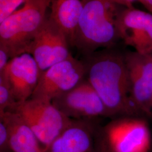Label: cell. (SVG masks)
I'll list each match as a JSON object with an SVG mask.
<instances>
[{
  "mask_svg": "<svg viewBox=\"0 0 152 152\" xmlns=\"http://www.w3.org/2000/svg\"><path fill=\"white\" fill-rule=\"evenodd\" d=\"M30 0H0V23Z\"/></svg>",
  "mask_w": 152,
  "mask_h": 152,
  "instance_id": "obj_16",
  "label": "cell"
},
{
  "mask_svg": "<svg viewBox=\"0 0 152 152\" xmlns=\"http://www.w3.org/2000/svg\"><path fill=\"white\" fill-rule=\"evenodd\" d=\"M69 46L65 34L47 18L31 44L28 54L42 73L67 58L71 54Z\"/></svg>",
  "mask_w": 152,
  "mask_h": 152,
  "instance_id": "obj_9",
  "label": "cell"
},
{
  "mask_svg": "<svg viewBox=\"0 0 152 152\" xmlns=\"http://www.w3.org/2000/svg\"><path fill=\"white\" fill-rule=\"evenodd\" d=\"M52 0H30L0 23V46L11 59L28 53L30 45L47 19Z\"/></svg>",
  "mask_w": 152,
  "mask_h": 152,
  "instance_id": "obj_3",
  "label": "cell"
},
{
  "mask_svg": "<svg viewBox=\"0 0 152 152\" xmlns=\"http://www.w3.org/2000/svg\"><path fill=\"white\" fill-rule=\"evenodd\" d=\"M11 59L10 55L5 49L0 46V73L2 72Z\"/></svg>",
  "mask_w": 152,
  "mask_h": 152,
  "instance_id": "obj_19",
  "label": "cell"
},
{
  "mask_svg": "<svg viewBox=\"0 0 152 152\" xmlns=\"http://www.w3.org/2000/svg\"><path fill=\"white\" fill-rule=\"evenodd\" d=\"M41 72L30 54H23L10 59L0 73L9 82L16 102L29 99L38 85Z\"/></svg>",
  "mask_w": 152,
  "mask_h": 152,
  "instance_id": "obj_11",
  "label": "cell"
},
{
  "mask_svg": "<svg viewBox=\"0 0 152 152\" xmlns=\"http://www.w3.org/2000/svg\"><path fill=\"white\" fill-rule=\"evenodd\" d=\"M121 39L138 53L152 55V14L134 8L121 10L117 19Z\"/></svg>",
  "mask_w": 152,
  "mask_h": 152,
  "instance_id": "obj_10",
  "label": "cell"
},
{
  "mask_svg": "<svg viewBox=\"0 0 152 152\" xmlns=\"http://www.w3.org/2000/svg\"><path fill=\"white\" fill-rule=\"evenodd\" d=\"M49 19L73 46L83 9L82 0H52Z\"/></svg>",
  "mask_w": 152,
  "mask_h": 152,
  "instance_id": "obj_13",
  "label": "cell"
},
{
  "mask_svg": "<svg viewBox=\"0 0 152 152\" xmlns=\"http://www.w3.org/2000/svg\"><path fill=\"white\" fill-rule=\"evenodd\" d=\"M86 73L84 61L76 59L71 53L65 60L41 73L38 85L31 98L52 102L85 79Z\"/></svg>",
  "mask_w": 152,
  "mask_h": 152,
  "instance_id": "obj_5",
  "label": "cell"
},
{
  "mask_svg": "<svg viewBox=\"0 0 152 152\" xmlns=\"http://www.w3.org/2000/svg\"><path fill=\"white\" fill-rule=\"evenodd\" d=\"M112 152H150L152 136L147 121L140 117H121L103 126Z\"/></svg>",
  "mask_w": 152,
  "mask_h": 152,
  "instance_id": "obj_6",
  "label": "cell"
},
{
  "mask_svg": "<svg viewBox=\"0 0 152 152\" xmlns=\"http://www.w3.org/2000/svg\"><path fill=\"white\" fill-rule=\"evenodd\" d=\"M94 152H112L104 130L103 126L100 125L95 134Z\"/></svg>",
  "mask_w": 152,
  "mask_h": 152,
  "instance_id": "obj_17",
  "label": "cell"
},
{
  "mask_svg": "<svg viewBox=\"0 0 152 152\" xmlns=\"http://www.w3.org/2000/svg\"><path fill=\"white\" fill-rule=\"evenodd\" d=\"M150 152H152V148H151V151Z\"/></svg>",
  "mask_w": 152,
  "mask_h": 152,
  "instance_id": "obj_22",
  "label": "cell"
},
{
  "mask_svg": "<svg viewBox=\"0 0 152 152\" xmlns=\"http://www.w3.org/2000/svg\"><path fill=\"white\" fill-rule=\"evenodd\" d=\"M85 57L86 79L103 101L109 117L142 115L131 99L124 54L104 49Z\"/></svg>",
  "mask_w": 152,
  "mask_h": 152,
  "instance_id": "obj_1",
  "label": "cell"
},
{
  "mask_svg": "<svg viewBox=\"0 0 152 152\" xmlns=\"http://www.w3.org/2000/svg\"><path fill=\"white\" fill-rule=\"evenodd\" d=\"M10 148V132L5 121L0 118V152H9Z\"/></svg>",
  "mask_w": 152,
  "mask_h": 152,
  "instance_id": "obj_18",
  "label": "cell"
},
{
  "mask_svg": "<svg viewBox=\"0 0 152 152\" xmlns=\"http://www.w3.org/2000/svg\"><path fill=\"white\" fill-rule=\"evenodd\" d=\"M97 119L73 120L45 152H94Z\"/></svg>",
  "mask_w": 152,
  "mask_h": 152,
  "instance_id": "obj_12",
  "label": "cell"
},
{
  "mask_svg": "<svg viewBox=\"0 0 152 152\" xmlns=\"http://www.w3.org/2000/svg\"><path fill=\"white\" fill-rule=\"evenodd\" d=\"M83 9L73 47L85 56L113 48L120 39L118 6L110 0H82Z\"/></svg>",
  "mask_w": 152,
  "mask_h": 152,
  "instance_id": "obj_2",
  "label": "cell"
},
{
  "mask_svg": "<svg viewBox=\"0 0 152 152\" xmlns=\"http://www.w3.org/2000/svg\"><path fill=\"white\" fill-rule=\"evenodd\" d=\"M130 90L134 107L141 115H152V55L135 51L125 54Z\"/></svg>",
  "mask_w": 152,
  "mask_h": 152,
  "instance_id": "obj_8",
  "label": "cell"
},
{
  "mask_svg": "<svg viewBox=\"0 0 152 152\" xmlns=\"http://www.w3.org/2000/svg\"><path fill=\"white\" fill-rule=\"evenodd\" d=\"M117 5L123 6L126 8L133 7V4L138 0H110Z\"/></svg>",
  "mask_w": 152,
  "mask_h": 152,
  "instance_id": "obj_20",
  "label": "cell"
},
{
  "mask_svg": "<svg viewBox=\"0 0 152 152\" xmlns=\"http://www.w3.org/2000/svg\"><path fill=\"white\" fill-rule=\"evenodd\" d=\"M148 12L152 14V0H138Z\"/></svg>",
  "mask_w": 152,
  "mask_h": 152,
  "instance_id": "obj_21",
  "label": "cell"
},
{
  "mask_svg": "<svg viewBox=\"0 0 152 152\" xmlns=\"http://www.w3.org/2000/svg\"><path fill=\"white\" fill-rule=\"evenodd\" d=\"M10 132V148L11 152H45L37 136L15 112L5 111L0 113Z\"/></svg>",
  "mask_w": 152,
  "mask_h": 152,
  "instance_id": "obj_14",
  "label": "cell"
},
{
  "mask_svg": "<svg viewBox=\"0 0 152 152\" xmlns=\"http://www.w3.org/2000/svg\"><path fill=\"white\" fill-rule=\"evenodd\" d=\"M7 111L19 114L37 136L46 149L71 124L72 120L65 116L52 102L30 98L16 102Z\"/></svg>",
  "mask_w": 152,
  "mask_h": 152,
  "instance_id": "obj_4",
  "label": "cell"
},
{
  "mask_svg": "<svg viewBox=\"0 0 152 152\" xmlns=\"http://www.w3.org/2000/svg\"><path fill=\"white\" fill-rule=\"evenodd\" d=\"M16 103L9 82L0 75V113L8 110Z\"/></svg>",
  "mask_w": 152,
  "mask_h": 152,
  "instance_id": "obj_15",
  "label": "cell"
},
{
  "mask_svg": "<svg viewBox=\"0 0 152 152\" xmlns=\"http://www.w3.org/2000/svg\"></svg>",
  "mask_w": 152,
  "mask_h": 152,
  "instance_id": "obj_23",
  "label": "cell"
},
{
  "mask_svg": "<svg viewBox=\"0 0 152 152\" xmlns=\"http://www.w3.org/2000/svg\"><path fill=\"white\" fill-rule=\"evenodd\" d=\"M52 103L72 120L109 117L103 101L86 78L71 90L54 99Z\"/></svg>",
  "mask_w": 152,
  "mask_h": 152,
  "instance_id": "obj_7",
  "label": "cell"
}]
</instances>
